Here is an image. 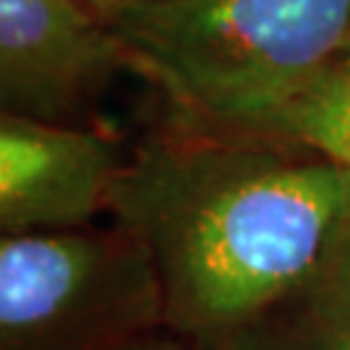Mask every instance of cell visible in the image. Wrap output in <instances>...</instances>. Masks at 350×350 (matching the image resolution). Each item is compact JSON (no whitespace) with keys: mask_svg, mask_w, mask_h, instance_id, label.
Masks as SVG:
<instances>
[{"mask_svg":"<svg viewBox=\"0 0 350 350\" xmlns=\"http://www.w3.org/2000/svg\"><path fill=\"white\" fill-rule=\"evenodd\" d=\"M127 156L114 135L0 112L3 237L75 231L109 213Z\"/></svg>","mask_w":350,"mask_h":350,"instance_id":"5b68a950","label":"cell"},{"mask_svg":"<svg viewBox=\"0 0 350 350\" xmlns=\"http://www.w3.org/2000/svg\"><path fill=\"white\" fill-rule=\"evenodd\" d=\"M109 26L185 125L239 135L350 52V0H143Z\"/></svg>","mask_w":350,"mask_h":350,"instance_id":"7a4b0ae2","label":"cell"},{"mask_svg":"<svg viewBox=\"0 0 350 350\" xmlns=\"http://www.w3.org/2000/svg\"><path fill=\"white\" fill-rule=\"evenodd\" d=\"M304 291L314 293V296H322L327 301L350 306V218L338 231L319 273L314 275V280Z\"/></svg>","mask_w":350,"mask_h":350,"instance_id":"ba28073f","label":"cell"},{"mask_svg":"<svg viewBox=\"0 0 350 350\" xmlns=\"http://www.w3.org/2000/svg\"><path fill=\"white\" fill-rule=\"evenodd\" d=\"M127 350H187V348L174 342V340H161V338L148 335V338H143L140 342H135L133 348H127Z\"/></svg>","mask_w":350,"mask_h":350,"instance_id":"30bf717a","label":"cell"},{"mask_svg":"<svg viewBox=\"0 0 350 350\" xmlns=\"http://www.w3.org/2000/svg\"><path fill=\"white\" fill-rule=\"evenodd\" d=\"M109 213L148 250L166 322L215 345L312 283L350 218V169L185 125L127 156Z\"/></svg>","mask_w":350,"mask_h":350,"instance_id":"6da1fadb","label":"cell"},{"mask_svg":"<svg viewBox=\"0 0 350 350\" xmlns=\"http://www.w3.org/2000/svg\"><path fill=\"white\" fill-rule=\"evenodd\" d=\"M213 350H350V306L301 291Z\"/></svg>","mask_w":350,"mask_h":350,"instance_id":"52a82bcc","label":"cell"},{"mask_svg":"<svg viewBox=\"0 0 350 350\" xmlns=\"http://www.w3.org/2000/svg\"><path fill=\"white\" fill-rule=\"evenodd\" d=\"M122 68L120 37L81 0H0L3 114L73 125Z\"/></svg>","mask_w":350,"mask_h":350,"instance_id":"277c9868","label":"cell"},{"mask_svg":"<svg viewBox=\"0 0 350 350\" xmlns=\"http://www.w3.org/2000/svg\"><path fill=\"white\" fill-rule=\"evenodd\" d=\"M83 5H86L88 11H94L96 16H99L101 21H112V18H117L120 13L130 11V8H135L138 3H143V0H81Z\"/></svg>","mask_w":350,"mask_h":350,"instance_id":"9c48e42d","label":"cell"},{"mask_svg":"<svg viewBox=\"0 0 350 350\" xmlns=\"http://www.w3.org/2000/svg\"><path fill=\"white\" fill-rule=\"evenodd\" d=\"M161 322V278L125 228L0 239V350H127Z\"/></svg>","mask_w":350,"mask_h":350,"instance_id":"3957f363","label":"cell"},{"mask_svg":"<svg viewBox=\"0 0 350 350\" xmlns=\"http://www.w3.org/2000/svg\"><path fill=\"white\" fill-rule=\"evenodd\" d=\"M257 138L278 140L350 169V52L270 117Z\"/></svg>","mask_w":350,"mask_h":350,"instance_id":"8992f818","label":"cell"}]
</instances>
